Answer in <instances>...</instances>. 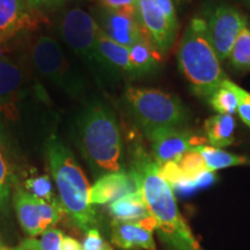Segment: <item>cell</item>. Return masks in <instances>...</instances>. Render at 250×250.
<instances>
[{
  "instance_id": "10",
  "label": "cell",
  "mask_w": 250,
  "mask_h": 250,
  "mask_svg": "<svg viewBox=\"0 0 250 250\" xmlns=\"http://www.w3.org/2000/svg\"><path fill=\"white\" fill-rule=\"evenodd\" d=\"M136 18L155 49L167 51L174 42L176 28L171 26L154 0H137Z\"/></svg>"
},
{
  "instance_id": "19",
  "label": "cell",
  "mask_w": 250,
  "mask_h": 250,
  "mask_svg": "<svg viewBox=\"0 0 250 250\" xmlns=\"http://www.w3.org/2000/svg\"><path fill=\"white\" fill-rule=\"evenodd\" d=\"M23 83V73L17 62L0 57V104H9L18 96Z\"/></svg>"
},
{
  "instance_id": "37",
  "label": "cell",
  "mask_w": 250,
  "mask_h": 250,
  "mask_svg": "<svg viewBox=\"0 0 250 250\" xmlns=\"http://www.w3.org/2000/svg\"><path fill=\"white\" fill-rule=\"evenodd\" d=\"M247 1H248V2H249V4H250V0H247Z\"/></svg>"
},
{
  "instance_id": "1",
  "label": "cell",
  "mask_w": 250,
  "mask_h": 250,
  "mask_svg": "<svg viewBox=\"0 0 250 250\" xmlns=\"http://www.w3.org/2000/svg\"><path fill=\"white\" fill-rule=\"evenodd\" d=\"M137 190L155 221L161 241L169 250H203L177 208L169 184L159 171V166L143 149L136 152L130 170Z\"/></svg>"
},
{
  "instance_id": "24",
  "label": "cell",
  "mask_w": 250,
  "mask_h": 250,
  "mask_svg": "<svg viewBox=\"0 0 250 250\" xmlns=\"http://www.w3.org/2000/svg\"><path fill=\"white\" fill-rule=\"evenodd\" d=\"M27 191L36 198L49 202L51 204L61 203L59 197L56 196L54 186L48 175H40V176L31 177L26 181Z\"/></svg>"
},
{
  "instance_id": "20",
  "label": "cell",
  "mask_w": 250,
  "mask_h": 250,
  "mask_svg": "<svg viewBox=\"0 0 250 250\" xmlns=\"http://www.w3.org/2000/svg\"><path fill=\"white\" fill-rule=\"evenodd\" d=\"M159 55L147 36L143 37L130 48V62L133 74L147 73L155 66Z\"/></svg>"
},
{
  "instance_id": "35",
  "label": "cell",
  "mask_w": 250,
  "mask_h": 250,
  "mask_svg": "<svg viewBox=\"0 0 250 250\" xmlns=\"http://www.w3.org/2000/svg\"><path fill=\"white\" fill-rule=\"evenodd\" d=\"M15 250H31V249H29V248H27V247H24V246H22V245H20L18 247L17 249Z\"/></svg>"
},
{
  "instance_id": "34",
  "label": "cell",
  "mask_w": 250,
  "mask_h": 250,
  "mask_svg": "<svg viewBox=\"0 0 250 250\" xmlns=\"http://www.w3.org/2000/svg\"><path fill=\"white\" fill-rule=\"evenodd\" d=\"M61 250H83V246L73 237L64 236L62 237Z\"/></svg>"
},
{
  "instance_id": "3",
  "label": "cell",
  "mask_w": 250,
  "mask_h": 250,
  "mask_svg": "<svg viewBox=\"0 0 250 250\" xmlns=\"http://www.w3.org/2000/svg\"><path fill=\"white\" fill-rule=\"evenodd\" d=\"M79 147L88 164L101 174L122 169L123 143L114 114L102 104H92L77 123Z\"/></svg>"
},
{
  "instance_id": "8",
  "label": "cell",
  "mask_w": 250,
  "mask_h": 250,
  "mask_svg": "<svg viewBox=\"0 0 250 250\" xmlns=\"http://www.w3.org/2000/svg\"><path fill=\"white\" fill-rule=\"evenodd\" d=\"M206 24L211 44L219 61H226L239 34L247 27L246 17L232 6H219Z\"/></svg>"
},
{
  "instance_id": "22",
  "label": "cell",
  "mask_w": 250,
  "mask_h": 250,
  "mask_svg": "<svg viewBox=\"0 0 250 250\" xmlns=\"http://www.w3.org/2000/svg\"><path fill=\"white\" fill-rule=\"evenodd\" d=\"M210 104L220 115H232L237 110L239 99L230 86V80H224L220 87L212 93L208 98Z\"/></svg>"
},
{
  "instance_id": "14",
  "label": "cell",
  "mask_w": 250,
  "mask_h": 250,
  "mask_svg": "<svg viewBox=\"0 0 250 250\" xmlns=\"http://www.w3.org/2000/svg\"><path fill=\"white\" fill-rule=\"evenodd\" d=\"M34 22L26 0H0V42H5Z\"/></svg>"
},
{
  "instance_id": "28",
  "label": "cell",
  "mask_w": 250,
  "mask_h": 250,
  "mask_svg": "<svg viewBox=\"0 0 250 250\" xmlns=\"http://www.w3.org/2000/svg\"><path fill=\"white\" fill-rule=\"evenodd\" d=\"M11 195V173L5 156L0 149V208H5Z\"/></svg>"
},
{
  "instance_id": "36",
  "label": "cell",
  "mask_w": 250,
  "mask_h": 250,
  "mask_svg": "<svg viewBox=\"0 0 250 250\" xmlns=\"http://www.w3.org/2000/svg\"><path fill=\"white\" fill-rule=\"evenodd\" d=\"M0 250H8V249L5 248V247H2L1 245H0Z\"/></svg>"
},
{
  "instance_id": "4",
  "label": "cell",
  "mask_w": 250,
  "mask_h": 250,
  "mask_svg": "<svg viewBox=\"0 0 250 250\" xmlns=\"http://www.w3.org/2000/svg\"><path fill=\"white\" fill-rule=\"evenodd\" d=\"M179 66L198 96L210 98L220 87L225 76L217 54L211 44L208 24L203 19H193L180 43Z\"/></svg>"
},
{
  "instance_id": "33",
  "label": "cell",
  "mask_w": 250,
  "mask_h": 250,
  "mask_svg": "<svg viewBox=\"0 0 250 250\" xmlns=\"http://www.w3.org/2000/svg\"><path fill=\"white\" fill-rule=\"evenodd\" d=\"M154 2L160 8V11L171 23V26L177 28V15L171 0H154Z\"/></svg>"
},
{
  "instance_id": "12",
  "label": "cell",
  "mask_w": 250,
  "mask_h": 250,
  "mask_svg": "<svg viewBox=\"0 0 250 250\" xmlns=\"http://www.w3.org/2000/svg\"><path fill=\"white\" fill-rule=\"evenodd\" d=\"M137 188L130 173L124 170L102 175L89 189V203L92 205L111 204Z\"/></svg>"
},
{
  "instance_id": "31",
  "label": "cell",
  "mask_w": 250,
  "mask_h": 250,
  "mask_svg": "<svg viewBox=\"0 0 250 250\" xmlns=\"http://www.w3.org/2000/svg\"><path fill=\"white\" fill-rule=\"evenodd\" d=\"M101 2L108 11L136 15L137 0H101Z\"/></svg>"
},
{
  "instance_id": "17",
  "label": "cell",
  "mask_w": 250,
  "mask_h": 250,
  "mask_svg": "<svg viewBox=\"0 0 250 250\" xmlns=\"http://www.w3.org/2000/svg\"><path fill=\"white\" fill-rule=\"evenodd\" d=\"M96 49L103 62H108L111 66L133 74L130 62V48L122 45L108 37L103 33L101 27L96 36Z\"/></svg>"
},
{
  "instance_id": "32",
  "label": "cell",
  "mask_w": 250,
  "mask_h": 250,
  "mask_svg": "<svg viewBox=\"0 0 250 250\" xmlns=\"http://www.w3.org/2000/svg\"><path fill=\"white\" fill-rule=\"evenodd\" d=\"M31 11H50L62 7L65 0H26Z\"/></svg>"
},
{
  "instance_id": "25",
  "label": "cell",
  "mask_w": 250,
  "mask_h": 250,
  "mask_svg": "<svg viewBox=\"0 0 250 250\" xmlns=\"http://www.w3.org/2000/svg\"><path fill=\"white\" fill-rule=\"evenodd\" d=\"M62 233L57 228L51 227L41 234L40 239L29 237L23 240L21 245L31 250H61Z\"/></svg>"
},
{
  "instance_id": "23",
  "label": "cell",
  "mask_w": 250,
  "mask_h": 250,
  "mask_svg": "<svg viewBox=\"0 0 250 250\" xmlns=\"http://www.w3.org/2000/svg\"><path fill=\"white\" fill-rule=\"evenodd\" d=\"M230 65L237 71H250V29L245 27L239 34L229 54Z\"/></svg>"
},
{
  "instance_id": "16",
  "label": "cell",
  "mask_w": 250,
  "mask_h": 250,
  "mask_svg": "<svg viewBox=\"0 0 250 250\" xmlns=\"http://www.w3.org/2000/svg\"><path fill=\"white\" fill-rule=\"evenodd\" d=\"M109 213L118 223H140L151 217L139 190L127 193L109 205Z\"/></svg>"
},
{
  "instance_id": "2",
  "label": "cell",
  "mask_w": 250,
  "mask_h": 250,
  "mask_svg": "<svg viewBox=\"0 0 250 250\" xmlns=\"http://www.w3.org/2000/svg\"><path fill=\"white\" fill-rule=\"evenodd\" d=\"M46 158L65 214L85 232L94 228L96 213L89 203L90 187L74 155L64 144L52 138L46 145Z\"/></svg>"
},
{
  "instance_id": "30",
  "label": "cell",
  "mask_w": 250,
  "mask_h": 250,
  "mask_svg": "<svg viewBox=\"0 0 250 250\" xmlns=\"http://www.w3.org/2000/svg\"><path fill=\"white\" fill-rule=\"evenodd\" d=\"M81 246H83V250H114L95 227L87 230Z\"/></svg>"
},
{
  "instance_id": "27",
  "label": "cell",
  "mask_w": 250,
  "mask_h": 250,
  "mask_svg": "<svg viewBox=\"0 0 250 250\" xmlns=\"http://www.w3.org/2000/svg\"><path fill=\"white\" fill-rule=\"evenodd\" d=\"M36 202L37 208H39L41 220H42V223L44 225L46 229L54 227L55 225L61 220L62 214L65 213L61 203H58V204H51V203L42 201V199L39 198H36Z\"/></svg>"
},
{
  "instance_id": "26",
  "label": "cell",
  "mask_w": 250,
  "mask_h": 250,
  "mask_svg": "<svg viewBox=\"0 0 250 250\" xmlns=\"http://www.w3.org/2000/svg\"><path fill=\"white\" fill-rule=\"evenodd\" d=\"M175 162L179 166L181 171H182L187 179H193L197 175L208 170L206 169L204 159H203L201 153L197 152L195 148L187 152L186 154H183L179 160Z\"/></svg>"
},
{
  "instance_id": "11",
  "label": "cell",
  "mask_w": 250,
  "mask_h": 250,
  "mask_svg": "<svg viewBox=\"0 0 250 250\" xmlns=\"http://www.w3.org/2000/svg\"><path fill=\"white\" fill-rule=\"evenodd\" d=\"M111 241L118 248L156 250L153 230L155 221L149 217L140 223H118L112 221Z\"/></svg>"
},
{
  "instance_id": "18",
  "label": "cell",
  "mask_w": 250,
  "mask_h": 250,
  "mask_svg": "<svg viewBox=\"0 0 250 250\" xmlns=\"http://www.w3.org/2000/svg\"><path fill=\"white\" fill-rule=\"evenodd\" d=\"M235 127L236 122L232 115H214L208 117L204 123L208 142L217 148L232 145Z\"/></svg>"
},
{
  "instance_id": "5",
  "label": "cell",
  "mask_w": 250,
  "mask_h": 250,
  "mask_svg": "<svg viewBox=\"0 0 250 250\" xmlns=\"http://www.w3.org/2000/svg\"><path fill=\"white\" fill-rule=\"evenodd\" d=\"M125 100L145 132L156 127H179L186 121L182 102L160 89L127 87Z\"/></svg>"
},
{
  "instance_id": "6",
  "label": "cell",
  "mask_w": 250,
  "mask_h": 250,
  "mask_svg": "<svg viewBox=\"0 0 250 250\" xmlns=\"http://www.w3.org/2000/svg\"><path fill=\"white\" fill-rule=\"evenodd\" d=\"M31 58L39 73L67 94L76 96L81 92V80L54 37H39L33 45Z\"/></svg>"
},
{
  "instance_id": "15",
  "label": "cell",
  "mask_w": 250,
  "mask_h": 250,
  "mask_svg": "<svg viewBox=\"0 0 250 250\" xmlns=\"http://www.w3.org/2000/svg\"><path fill=\"white\" fill-rule=\"evenodd\" d=\"M14 206L24 233L30 237H35L46 230L41 220L36 198L33 195L19 188L14 193Z\"/></svg>"
},
{
  "instance_id": "21",
  "label": "cell",
  "mask_w": 250,
  "mask_h": 250,
  "mask_svg": "<svg viewBox=\"0 0 250 250\" xmlns=\"http://www.w3.org/2000/svg\"><path fill=\"white\" fill-rule=\"evenodd\" d=\"M195 149L201 153L203 159H204L206 169L210 171L234 167V166H242L249 162L246 156L232 154V153L223 151L221 148L213 147V146L199 145L195 147Z\"/></svg>"
},
{
  "instance_id": "9",
  "label": "cell",
  "mask_w": 250,
  "mask_h": 250,
  "mask_svg": "<svg viewBox=\"0 0 250 250\" xmlns=\"http://www.w3.org/2000/svg\"><path fill=\"white\" fill-rule=\"evenodd\" d=\"M146 136L151 143L153 159L158 166L177 161L187 152L205 143L204 138L179 127H156L146 131Z\"/></svg>"
},
{
  "instance_id": "7",
  "label": "cell",
  "mask_w": 250,
  "mask_h": 250,
  "mask_svg": "<svg viewBox=\"0 0 250 250\" xmlns=\"http://www.w3.org/2000/svg\"><path fill=\"white\" fill-rule=\"evenodd\" d=\"M99 30L95 19L81 8L67 11L61 22V34L66 45L89 64H104L96 49Z\"/></svg>"
},
{
  "instance_id": "29",
  "label": "cell",
  "mask_w": 250,
  "mask_h": 250,
  "mask_svg": "<svg viewBox=\"0 0 250 250\" xmlns=\"http://www.w3.org/2000/svg\"><path fill=\"white\" fill-rule=\"evenodd\" d=\"M230 86H232L237 99H239L236 112L239 114V116L243 123L250 127V93L247 92L246 89L241 88L240 86H237L236 83H232V81H230Z\"/></svg>"
},
{
  "instance_id": "13",
  "label": "cell",
  "mask_w": 250,
  "mask_h": 250,
  "mask_svg": "<svg viewBox=\"0 0 250 250\" xmlns=\"http://www.w3.org/2000/svg\"><path fill=\"white\" fill-rule=\"evenodd\" d=\"M100 27L108 37L127 48H131L134 43L145 37V33L140 28L136 15L107 9L103 14Z\"/></svg>"
}]
</instances>
